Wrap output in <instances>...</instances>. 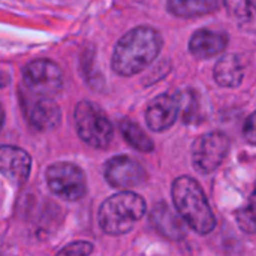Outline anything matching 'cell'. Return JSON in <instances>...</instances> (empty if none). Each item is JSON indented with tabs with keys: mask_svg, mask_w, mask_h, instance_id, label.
Instances as JSON below:
<instances>
[{
	"mask_svg": "<svg viewBox=\"0 0 256 256\" xmlns=\"http://www.w3.org/2000/svg\"><path fill=\"white\" fill-rule=\"evenodd\" d=\"M162 48V36L148 26H140L128 32L112 52V69L122 76L140 74L156 60Z\"/></svg>",
	"mask_w": 256,
	"mask_h": 256,
	"instance_id": "obj_1",
	"label": "cell"
},
{
	"mask_svg": "<svg viewBox=\"0 0 256 256\" xmlns=\"http://www.w3.org/2000/svg\"><path fill=\"white\" fill-rule=\"evenodd\" d=\"M174 207L195 232L210 234L216 228V218L200 183L188 176L174 180L171 189Z\"/></svg>",
	"mask_w": 256,
	"mask_h": 256,
	"instance_id": "obj_2",
	"label": "cell"
},
{
	"mask_svg": "<svg viewBox=\"0 0 256 256\" xmlns=\"http://www.w3.org/2000/svg\"><path fill=\"white\" fill-rule=\"evenodd\" d=\"M147 210V204L138 194L124 190L106 198L99 208V225L105 234L123 236L132 231Z\"/></svg>",
	"mask_w": 256,
	"mask_h": 256,
	"instance_id": "obj_3",
	"label": "cell"
},
{
	"mask_svg": "<svg viewBox=\"0 0 256 256\" xmlns=\"http://www.w3.org/2000/svg\"><path fill=\"white\" fill-rule=\"evenodd\" d=\"M75 126L80 138L94 148H106L114 136L112 124L105 111L90 100H82L76 105Z\"/></svg>",
	"mask_w": 256,
	"mask_h": 256,
	"instance_id": "obj_4",
	"label": "cell"
},
{
	"mask_svg": "<svg viewBox=\"0 0 256 256\" xmlns=\"http://www.w3.org/2000/svg\"><path fill=\"white\" fill-rule=\"evenodd\" d=\"M48 189L64 201H80L87 194L84 171L70 162H56L46 168Z\"/></svg>",
	"mask_w": 256,
	"mask_h": 256,
	"instance_id": "obj_5",
	"label": "cell"
},
{
	"mask_svg": "<svg viewBox=\"0 0 256 256\" xmlns=\"http://www.w3.org/2000/svg\"><path fill=\"white\" fill-rule=\"evenodd\" d=\"M231 141L222 132H208L201 135L192 147V164L200 174L214 172L225 160Z\"/></svg>",
	"mask_w": 256,
	"mask_h": 256,
	"instance_id": "obj_6",
	"label": "cell"
},
{
	"mask_svg": "<svg viewBox=\"0 0 256 256\" xmlns=\"http://www.w3.org/2000/svg\"><path fill=\"white\" fill-rule=\"evenodd\" d=\"M22 81L28 93L52 98L63 87V74L54 62L36 60L24 68Z\"/></svg>",
	"mask_w": 256,
	"mask_h": 256,
	"instance_id": "obj_7",
	"label": "cell"
},
{
	"mask_svg": "<svg viewBox=\"0 0 256 256\" xmlns=\"http://www.w3.org/2000/svg\"><path fill=\"white\" fill-rule=\"evenodd\" d=\"M22 111L32 128L40 132L56 129L62 120L60 106L52 98L28 93L22 102Z\"/></svg>",
	"mask_w": 256,
	"mask_h": 256,
	"instance_id": "obj_8",
	"label": "cell"
},
{
	"mask_svg": "<svg viewBox=\"0 0 256 256\" xmlns=\"http://www.w3.org/2000/svg\"><path fill=\"white\" fill-rule=\"evenodd\" d=\"M105 180L117 189H129L141 184L146 178V170L142 165L129 156H116L105 164Z\"/></svg>",
	"mask_w": 256,
	"mask_h": 256,
	"instance_id": "obj_9",
	"label": "cell"
},
{
	"mask_svg": "<svg viewBox=\"0 0 256 256\" xmlns=\"http://www.w3.org/2000/svg\"><path fill=\"white\" fill-rule=\"evenodd\" d=\"M178 112H180L178 94L164 93L150 102L146 111L147 126L153 132H164L176 123Z\"/></svg>",
	"mask_w": 256,
	"mask_h": 256,
	"instance_id": "obj_10",
	"label": "cell"
},
{
	"mask_svg": "<svg viewBox=\"0 0 256 256\" xmlns=\"http://www.w3.org/2000/svg\"><path fill=\"white\" fill-rule=\"evenodd\" d=\"M32 170L30 154L14 146H0V174L15 184L27 182Z\"/></svg>",
	"mask_w": 256,
	"mask_h": 256,
	"instance_id": "obj_11",
	"label": "cell"
},
{
	"mask_svg": "<svg viewBox=\"0 0 256 256\" xmlns=\"http://www.w3.org/2000/svg\"><path fill=\"white\" fill-rule=\"evenodd\" d=\"M150 225L153 230L168 240H182L186 237L184 220L180 219L166 202H158L150 212Z\"/></svg>",
	"mask_w": 256,
	"mask_h": 256,
	"instance_id": "obj_12",
	"label": "cell"
},
{
	"mask_svg": "<svg viewBox=\"0 0 256 256\" xmlns=\"http://www.w3.org/2000/svg\"><path fill=\"white\" fill-rule=\"evenodd\" d=\"M228 45V34L210 28H201L195 32L189 40V50L194 57L206 60L220 54Z\"/></svg>",
	"mask_w": 256,
	"mask_h": 256,
	"instance_id": "obj_13",
	"label": "cell"
},
{
	"mask_svg": "<svg viewBox=\"0 0 256 256\" xmlns=\"http://www.w3.org/2000/svg\"><path fill=\"white\" fill-rule=\"evenodd\" d=\"M213 76L220 87H237L244 78V64L237 54H225L218 60Z\"/></svg>",
	"mask_w": 256,
	"mask_h": 256,
	"instance_id": "obj_14",
	"label": "cell"
},
{
	"mask_svg": "<svg viewBox=\"0 0 256 256\" xmlns=\"http://www.w3.org/2000/svg\"><path fill=\"white\" fill-rule=\"evenodd\" d=\"M224 4L240 30L256 33V0H224Z\"/></svg>",
	"mask_w": 256,
	"mask_h": 256,
	"instance_id": "obj_15",
	"label": "cell"
},
{
	"mask_svg": "<svg viewBox=\"0 0 256 256\" xmlns=\"http://www.w3.org/2000/svg\"><path fill=\"white\" fill-rule=\"evenodd\" d=\"M168 10L180 18H194L212 14L218 9L216 0H166Z\"/></svg>",
	"mask_w": 256,
	"mask_h": 256,
	"instance_id": "obj_16",
	"label": "cell"
},
{
	"mask_svg": "<svg viewBox=\"0 0 256 256\" xmlns=\"http://www.w3.org/2000/svg\"><path fill=\"white\" fill-rule=\"evenodd\" d=\"M120 132L130 147L141 153H150L154 148L152 138L132 120L124 118L120 122Z\"/></svg>",
	"mask_w": 256,
	"mask_h": 256,
	"instance_id": "obj_17",
	"label": "cell"
},
{
	"mask_svg": "<svg viewBox=\"0 0 256 256\" xmlns=\"http://www.w3.org/2000/svg\"><path fill=\"white\" fill-rule=\"evenodd\" d=\"M236 220L244 234H256V189L249 196L248 202L236 212Z\"/></svg>",
	"mask_w": 256,
	"mask_h": 256,
	"instance_id": "obj_18",
	"label": "cell"
},
{
	"mask_svg": "<svg viewBox=\"0 0 256 256\" xmlns=\"http://www.w3.org/2000/svg\"><path fill=\"white\" fill-rule=\"evenodd\" d=\"M180 98V110H183V120L184 123H198L200 122V99L195 92L186 90L183 93H178Z\"/></svg>",
	"mask_w": 256,
	"mask_h": 256,
	"instance_id": "obj_19",
	"label": "cell"
},
{
	"mask_svg": "<svg viewBox=\"0 0 256 256\" xmlns=\"http://www.w3.org/2000/svg\"><path fill=\"white\" fill-rule=\"evenodd\" d=\"M93 252V244L88 242H74L63 248L56 256H88Z\"/></svg>",
	"mask_w": 256,
	"mask_h": 256,
	"instance_id": "obj_20",
	"label": "cell"
},
{
	"mask_svg": "<svg viewBox=\"0 0 256 256\" xmlns=\"http://www.w3.org/2000/svg\"><path fill=\"white\" fill-rule=\"evenodd\" d=\"M243 134H244V138L249 144L256 146V111L248 117L244 128H243Z\"/></svg>",
	"mask_w": 256,
	"mask_h": 256,
	"instance_id": "obj_21",
	"label": "cell"
},
{
	"mask_svg": "<svg viewBox=\"0 0 256 256\" xmlns=\"http://www.w3.org/2000/svg\"><path fill=\"white\" fill-rule=\"evenodd\" d=\"M9 81H10L9 75L0 70V87H6L9 84Z\"/></svg>",
	"mask_w": 256,
	"mask_h": 256,
	"instance_id": "obj_22",
	"label": "cell"
},
{
	"mask_svg": "<svg viewBox=\"0 0 256 256\" xmlns=\"http://www.w3.org/2000/svg\"><path fill=\"white\" fill-rule=\"evenodd\" d=\"M3 122H4V112H3V108L0 105V129L3 128Z\"/></svg>",
	"mask_w": 256,
	"mask_h": 256,
	"instance_id": "obj_23",
	"label": "cell"
}]
</instances>
